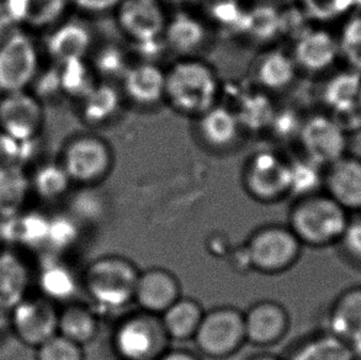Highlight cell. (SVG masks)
<instances>
[{"label":"cell","instance_id":"1","mask_svg":"<svg viewBox=\"0 0 361 360\" xmlns=\"http://www.w3.org/2000/svg\"><path fill=\"white\" fill-rule=\"evenodd\" d=\"M220 92L215 69L201 59L183 57L166 71V100L183 115L200 116L215 107Z\"/></svg>","mask_w":361,"mask_h":360},{"label":"cell","instance_id":"2","mask_svg":"<svg viewBox=\"0 0 361 360\" xmlns=\"http://www.w3.org/2000/svg\"><path fill=\"white\" fill-rule=\"evenodd\" d=\"M350 217L327 193L318 191L296 200L288 214V227L302 246L324 248L338 244Z\"/></svg>","mask_w":361,"mask_h":360},{"label":"cell","instance_id":"3","mask_svg":"<svg viewBox=\"0 0 361 360\" xmlns=\"http://www.w3.org/2000/svg\"><path fill=\"white\" fill-rule=\"evenodd\" d=\"M140 270L121 256H104L89 264L83 287L94 305L103 311H116L135 301Z\"/></svg>","mask_w":361,"mask_h":360},{"label":"cell","instance_id":"4","mask_svg":"<svg viewBox=\"0 0 361 360\" xmlns=\"http://www.w3.org/2000/svg\"><path fill=\"white\" fill-rule=\"evenodd\" d=\"M42 47L32 32L13 29L0 37V95L30 90L42 69Z\"/></svg>","mask_w":361,"mask_h":360},{"label":"cell","instance_id":"5","mask_svg":"<svg viewBox=\"0 0 361 360\" xmlns=\"http://www.w3.org/2000/svg\"><path fill=\"white\" fill-rule=\"evenodd\" d=\"M171 342L161 316L142 310L123 317L113 335L114 351L121 360H158Z\"/></svg>","mask_w":361,"mask_h":360},{"label":"cell","instance_id":"6","mask_svg":"<svg viewBox=\"0 0 361 360\" xmlns=\"http://www.w3.org/2000/svg\"><path fill=\"white\" fill-rule=\"evenodd\" d=\"M73 184L95 186L114 168V151L110 143L93 133L71 137L59 158Z\"/></svg>","mask_w":361,"mask_h":360},{"label":"cell","instance_id":"7","mask_svg":"<svg viewBox=\"0 0 361 360\" xmlns=\"http://www.w3.org/2000/svg\"><path fill=\"white\" fill-rule=\"evenodd\" d=\"M244 251L249 268L274 275L293 268L301 257L302 244L288 226L269 224L250 234Z\"/></svg>","mask_w":361,"mask_h":360},{"label":"cell","instance_id":"8","mask_svg":"<svg viewBox=\"0 0 361 360\" xmlns=\"http://www.w3.org/2000/svg\"><path fill=\"white\" fill-rule=\"evenodd\" d=\"M194 342L202 356L212 359L233 356L247 342L243 312L232 306L205 311Z\"/></svg>","mask_w":361,"mask_h":360},{"label":"cell","instance_id":"9","mask_svg":"<svg viewBox=\"0 0 361 360\" xmlns=\"http://www.w3.org/2000/svg\"><path fill=\"white\" fill-rule=\"evenodd\" d=\"M59 305L41 295H30L8 312L10 332L34 349L59 335Z\"/></svg>","mask_w":361,"mask_h":360},{"label":"cell","instance_id":"10","mask_svg":"<svg viewBox=\"0 0 361 360\" xmlns=\"http://www.w3.org/2000/svg\"><path fill=\"white\" fill-rule=\"evenodd\" d=\"M243 186L247 194L259 203H278L290 195V162L273 152L255 153L244 167Z\"/></svg>","mask_w":361,"mask_h":360},{"label":"cell","instance_id":"11","mask_svg":"<svg viewBox=\"0 0 361 360\" xmlns=\"http://www.w3.org/2000/svg\"><path fill=\"white\" fill-rule=\"evenodd\" d=\"M298 140L308 161L322 168L349 153V133L332 115L317 114L306 119Z\"/></svg>","mask_w":361,"mask_h":360},{"label":"cell","instance_id":"12","mask_svg":"<svg viewBox=\"0 0 361 360\" xmlns=\"http://www.w3.org/2000/svg\"><path fill=\"white\" fill-rule=\"evenodd\" d=\"M44 104L31 90L0 95V132L19 141L39 140L44 127Z\"/></svg>","mask_w":361,"mask_h":360},{"label":"cell","instance_id":"13","mask_svg":"<svg viewBox=\"0 0 361 360\" xmlns=\"http://www.w3.org/2000/svg\"><path fill=\"white\" fill-rule=\"evenodd\" d=\"M115 13L118 29L132 44L163 39L168 18L161 0H123Z\"/></svg>","mask_w":361,"mask_h":360},{"label":"cell","instance_id":"14","mask_svg":"<svg viewBox=\"0 0 361 360\" xmlns=\"http://www.w3.org/2000/svg\"><path fill=\"white\" fill-rule=\"evenodd\" d=\"M41 47L54 64L87 59L93 47V34L83 21L66 18L46 31Z\"/></svg>","mask_w":361,"mask_h":360},{"label":"cell","instance_id":"15","mask_svg":"<svg viewBox=\"0 0 361 360\" xmlns=\"http://www.w3.org/2000/svg\"><path fill=\"white\" fill-rule=\"evenodd\" d=\"M244 313L245 340L257 347L276 344L290 328V315L283 304L274 300L255 302Z\"/></svg>","mask_w":361,"mask_h":360},{"label":"cell","instance_id":"16","mask_svg":"<svg viewBox=\"0 0 361 360\" xmlns=\"http://www.w3.org/2000/svg\"><path fill=\"white\" fill-rule=\"evenodd\" d=\"M291 56L298 69L310 74L323 73L341 59L337 36L326 29L305 30L295 40Z\"/></svg>","mask_w":361,"mask_h":360},{"label":"cell","instance_id":"17","mask_svg":"<svg viewBox=\"0 0 361 360\" xmlns=\"http://www.w3.org/2000/svg\"><path fill=\"white\" fill-rule=\"evenodd\" d=\"M323 188L348 212H361V158L348 153L326 167Z\"/></svg>","mask_w":361,"mask_h":360},{"label":"cell","instance_id":"18","mask_svg":"<svg viewBox=\"0 0 361 360\" xmlns=\"http://www.w3.org/2000/svg\"><path fill=\"white\" fill-rule=\"evenodd\" d=\"M35 270L23 254L13 248L0 249V311H11L30 296Z\"/></svg>","mask_w":361,"mask_h":360},{"label":"cell","instance_id":"19","mask_svg":"<svg viewBox=\"0 0 361 360\" xmlns=\"http://www.w3.org/2000/svg\"><path fill=\"white\" fill-rule=\"evenodd\" d=\"M181 296L180 282L171 270L149 268L140 272L133 302L142 311L161 316Z\"/></svg>","mask_w":361,"mask_h":360},{"label":"cell","instance_id":"20","mask_svg":"<svg viewBox=\"0 0 361 360\" xmlns=\"http://www.w3.org/2000/svg\"><path fill=\"white\" fill-rule=\"evenodd\" d=\"M69 6V0H1V8L11 23L29 32H46L66 19Z\"/></svg>","mask_w":361,"mask_h":360},{"label":"cell","instance_id":"21","mask_svg":"<svg viewBox=\"0 0 361 360\" xmlns=\"http://www.w3.org/2000/svg\"><path fill=\"white\" fill-rule=\"evenodd\" d=\"M122 95L138 107L166 100V71L153 62L133 64L122 77Z\"/></svg>","mask_w":361,"mask_h":360},{"label":"cell","instance_id":"22","mask_svg":"<svg viewBox=\"0 0 361 360\" xmlns=\"http://www.w3.org/2000/svg\"><path fill=\"white\" fill-rule=\"evenodd\" d=\"M329 333L357 349L361 346V287L341 292L328 313Z\"/></svg>","mask_w":361,"mask_h":360},{"label":"cell","instance_id":"23","mask_svg":"<svg viewBox=\"0 0 361 360\" xmlns=\"http://www.w3.org/2000/svg\"><path fill=\"white\" fill-rule=\"evenodd\" d=\"M35 285L39 289V295L56 305H64L73 301L79 282L68 264L52 256L44 259V263L35 272Z\"/></svg>","mask_w":361,"mask_h":360},{"label":"cell","instance_id":"24","mask_svg":"<svg viewBox=\"0 0 361 360\" xmlns=\"http://www.w3.org/2000/svg\"><path fill=\"white\" fill-rule=\"evenodd\" d=\"M240 124L235 112L216 104L197 116L196 130L202 143L214 150H226L235 145L240 135Z\"/></svg>","mask_w":361,"mask_h":360},{"label":"cell","instance_id":"25","mask_svg":"<svg viewBox=\"0 0 361 360\" xmlns=\"http://www.w3.org/2000/svg\"><path fill=\"white\" fill-rule=\"evenodd\" d=\"M163 40L166 49L183 57H191L205 44L207 29L199 18L180 11L166 21Z\"/></svg>","mask_w":361,"mask_h":360},{"label":"cell","instance_id":"26","mask_svg":"<svg viewBox=\"0 0 361 360\" xmlns=\"http://www.w3.org/2000/svg\"><path fill=\"white\" fill-rule=\"evenodd\" d=\"M31 196L29 171L0 164V221L24 212Z\"/></svg>","mask_w":361,"mask_h":360},{"label":"cell","instance_id":"27","mask_svg":"<svg viewBox=\"0 0 361 360\" xmlns=\"http://www.w3.org/2000/svg\"><path fill=\"white\" fill-rule=\"evenodd\" d=\"M100 328L98 312L80 302L71 301L59 308V333L79 346L97 338Z\"/></svg>","mask_w":361,"mask_h":360},{"label":"cell","instance_id":"28","mask_svg":"<svg viewBox=\"0 0 361 360\" xmlns=\"http://www.w3.org/2000/svg\"><path fill=\"white\" fill-rule=\"evenodd\" d=\"M205 310L199 301L181 296L161 315V323L171 341L194 340Z\"/></svg>","mask_w":361,"mask_h":360},{"label":"cell","instance_id":"29","mask_svg":"<svg viewBox=\"0 0 361 360\" xmlns=\"http://www.w3.org/2000/svg\"><path fill=\"white\" fill-rule=\"evenodd\" d=\"M298 67L293 56L280 49L260 54L254 66V77L262 88L278 92L288 88L296 77Z\"/></svg>","mask_w":361,"mask_h":360},{"label":"cell","instance_id":"30","mask_svg":"<svg viewBox=\"0 0 361 360\" xmlns=\"http://www.w3.org/2000/svg\"><path fill=\"white\" fill-rule=\"evenodd\" d=\"M80 102V115L84 121L102 126L118 115L122 104V94L110 82L97 83Z\"/></svg>","mask_w":361,"mask_h":360},{"label":"cell","instance_id":"31","mask_svg":"<svg viewBox=\"0 0 361 360\" xmlns=\"http://www.w3.org/2000/svg\"><path fill=\"white\" fill-rule=\"evenodd\" d=\"M29 176L32 196L47 203L63 199L73 185L59 160L35 164Z\"/></svg>","mask_w":361,"mask_h":360},{"label":"cell","instance_id":"32","mask_svg":"<svg viewBox=\"0 0 361 360\" xmlns=\"http://www.w3.org/2000/svg\"><path fill=\"white\" fill-rule=\"evenodd\" d=\"M360 89V73L348 69L342 73L334 74L323 90V99L333 112L332 116H339L357 109Z\"/></svg>","mask_w":361,"mask_h":360},{"label":"cell","instance_id":"33","mask_svg":"<svg viewBox=\"0 0 361 360\" xmlns=\"http://www.w3.org/2000/svg\"><path fill=\"white\" fill-rule=\"evenodd\" d=\"M288 360H357V349L327 332L302 342Z\"/></svg>","mask_w":361,"mask_h":360},{"label":"cell","instance_id":"34","mask_svg":"<svg viewBox=\"0 0 361 360\" xmlns=\"http://www.w3.org/2000/svg\"><path fill=\"white\" fill-rule=\"evenodd\" d=\"M56 66L59 67L63 97H73L79 102L98 83L97 74L87 59H75Z\"/></svg>","mask_w":361,"mask_h":360},{"label":"cell","instance_id":"35","mask_svg":"<svg viewBox=\"0 0 361 360\" xmlns=\"http://www.w3.org/2000/svg\"><path fill=\"white\" fill-rule=\"evenodd\" d=\"M339 59L348 68L361 74V14L352 15L337 36Z\"/></svg>","mask_w":361,"mask_h":360},{"label":"cell","instance_id":"36","mask_svg":"<svg viewBox=\"0 0 361 360\" xmlns=\"http://www.w3.org/2000/svg\"><path fill=\"white\" fill-rule=\"evenodd\" d=\"M92 67L97 77H103L104 82H111L125 76L131 64L127 61V56L118 44H105L94 54Z\"/></svg>","mask_w":361,"mask_h":360},{"label":"cell","instance_id":"37","mask_svg":"<svg viewBox=\"0 0 361 360\" xmlns=\"http://www.w3.org/2000/svg\"><path fill=\"white\" fill-rule=\"evenodd\" d=\"M240 127H248L259 130L263 127H270L273 121L274 112L271 102L262 94H250L240 105V112H235Z\"/></svg>","mask_w":361,"mask_h":360},{"label":"cell","instance_id":"38","mask_svg":"<svg viewBox=\"0 0 361 360\" xmlns=\"http://www.w3.org/2000/svg\"><path fill=\"white\" fill-rule=\"evenodd\" d=\"M39 140L19 141L0 132V164L23 167L34 163L39 152Z\"/></svg>","mask_w":361,"mask_h":360},{"label":"cell","instance_id":"39","mask_svg":"<svg viewBox=\"0 0 361 360\" xmlns=\"http://www.w3.org/2000/svg\"><path fill=\"white\" fill-rule=\"evenodd\" d=\"M291 167V189L290 194L298 198L318 193V185H323L322 167L314 164L313 162H290Z\"/></svg>","mask_w":361,"mask_h":360},{"label":"cell","instance_id":"40","mask_svg":"<svg viewBox=\"0 0 361 360\" xmlns=\"http://www.w3.org/2000/svg\"><path fill=\"white\" fill-rule=\"evenodd\" d=\"M106 211V203L103 194L95 186H80L72 196V214L75 217L95 222L103 219Z\"/></svg>","mask_w":361,"mask_h":360},{"label":"cell","instance_id":"41","mask_svg":"<svg viewBox=\"0 0 361 360\" xmlns=\"http://www.w3.org/2000/svg\"><path fill=\"white\" fill-rule=\"evenodd\" d=\"M79 237L78 224L73 216L57 215L49 217V234L46 247L51 251H66L71 248Z\"/></svg>","mask_w":361,"mask_h":360},{"label":"cell","instance_id":"42","mask_svg":"<svg viewBox=\"0 0 361 360\" xmlns=\"http://www.w3.org/2000/svg\"><path fill=\"white\" fill-rule=\"evenodd\" d=\"M83 348L59 333L35 349L36 360H85Z\"/></svg>","mask_w":361,"mask_h":360},{"label":"cell","instance_id":"43","mask_svg":"<svg viewBox=\"0 0 361 360\" xmlns=\"http://www.w3.org/2000/svg\"><path fill=\"white\" fill-rule=\"evenodd\" d=\"M338 246L348 263L361 269V216L350 217Z\"/></svg>","mask_w":361,"mask_h":360},{"label":"cell","instance_id":"44","mask_svg":"<svg viewBox=\"0 0 361 360\" xmlns=\"http://www.w3.org/2000/svg\"><path fill=\"white\" fill-rule=\"evenodd\" d=\"M300 3L307 16L326 21L344 14L352 0H300Z\"/></svg>","mask_w":361,"mask_h":360},{"label":"cell","instance_id":"45","mask_svg":"<svg viewBox=\"0 0 361 360\" xmlns=\"http://www.w3.org/2000/svg\"><path fill=\"white\" fill-rule=\"evenodd\" d=\"M301 125H302V121H296L295 115L290 114V112H283L281 114L275 112L270 127H273L276 136L288 137L293 136V135L298 136Z\"/></svg>","mask_w":361,"mask_h":360},{"label":"cell","instance_id":"46","mask_svg":"<svg viewBox=\"0 0 361 360\" xmlns=\"http://www.w3.org/2000/svg\"><path fill=\"white\" fill-rule=\"evenodd\" d=\"M71 5L88 14H103L115 11L123 0H69Z\"/></svg>","mask_w":361,"mask_h":360},{"label":"cell","instance_id":"47","mask_svg":"<svg viewBox=\"0 0 361 360\" xmlns=\"http://www.w3.org/2000/svg\"><path fill=\"white\" fill-rule=\"evenodd\" d=\"M158 360H202L200 356L188 349H168Z\"/></svg>","mask_w":361,"mask_h":360},{"label":"cell","instance_id":"48","mask_svg":"<svg viewBox=\"0 0 361 360\" xmlns=\"http://www.w3.org/2000/svg\"><path fill=\"white\" fill-rule=\"evenodd\" d=\"M9 328V322H8V313L0 311V337L3 336L4 330Z\"/></svg>","mask_w":361,"mask_h":360},{"label":"cell","instance_id":"49","mask_svg":"<svg viewBox=\"0 0 361 360\" xmlns=\"http://www.w3.org/2000/svg\"><path fill=\"white\" fill-rule=\"evenodd\" d=\"M249 360H283L280 356H271V354H260V356H253Z\"/></svg>","mask_w":361,"mask_h":360},{"label":"cell","instance_id":"50","mask_svg":"<svg viewBox=\"0 0 361 360\" xmlns=\"http://www.w3.org/2000/svg\"><path fill=\"white\" fill-rule=\"evenodd\" d=\"M357 110H359V112L361 114V89H360V94H359V97H357Z\"/></svg>","mask_w":361,"mask_h":360},{"label":"cell","instance_id":"51","mask_svg":"<svg viewBox=\"0 0 361 360\" xmlns=\"http://www.w3.org/2000/svg\"><path fill=\"white\" fill-rule=\"evenodd\" d=\"M176 1H189V0H176ZM192 1V0H191Z\"/></svg>","mask_w":361,"mask_h":360}]
</instances>
